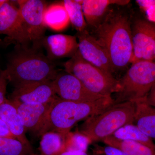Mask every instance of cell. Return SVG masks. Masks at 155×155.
Returning a JSON list of instances; mask_svg holds the SVG:
<instances>
[{"instance_id":"obj_1","label":"cell","mask_w":155,"mask_h":155,"mask_svg":"<svg viewBox=\"0 0 155 155\" xmlns=\"http://www.w3.org/2000/svg\"><path fill=\"white\" fill-rule=\"evenodd\" d=\"M93 35L105 50L114 72L125 69L133 56L130 19L121 11L111 10L95 28Z\"/></svg>"},{"instance_id":"obj_2","label":"cell","mask_w":155,"mask_h":155,"mask_svg":"<svg viewBox=\"0 0 155 155\" xmlns=\"http://www.w3.org/2000/svg\"><path fill=\"white\" fill-rule=\"evenodd\" d=\"M3 75L14 88L26 84L53 81L58 71L54 61L33 48L17 45L9 55Z\"/></svg>"},{"instance_id":"obj_3","label":"cell","mask_w":155,"mask_h":155,"mask_svg":"<svg viewBox=\"0 0 155 155\" xmlns=\"http://www.w3.org/2000/svg\"><path fill=\"white\" fill-rule=\"evenodd\" d=\"M113 104L111 97L93 102H78L61 99L56 95L50 104L39 137L54 131L65 138L77 122L99 114Z\"/></svg>"},{"instance_id":"obj_4","label":"cell","mask_w":155,"mask_h":155,"mask_svg":"<svg viewBox=\"0 0 155 155\" xmlns=\"http://www.w3.org/2000/svg\"><path fill=\"white\" fill-rule=\"evenodd\" d=\"M135 114V102L113 104L85 119L78 132L87 137L90 143L102 141L124 125L134 123Z\"/></svg>"},{"instance_id":"obj_5","label":"cell","mask_w":155,"mask_h":155,"mask_svg":"<svg viewBox=\"0 0 155 155\" xmlns=\"http://www.w3.org/2000/svg\"><path fill=\"white\" fill-rule=\"evenodd\" d=\"M118 80L119 88L112 97L114 104L146 97L155 85V62L140 61L132 64Z\"/></svg>"},{"instance_id":"obj_6","label":"cell","mask_w":155,"mask_h":155,"mask_svg":"<svg viewBox=\"0 0 155 155\" xmlns=\"http://www.w3.org/2000/svg\"><path fill=\"white\" fill-rule=\"evenodd\" d=\"M65 70L77 78L88 91L95 94L112 97L119 88L118 80L114 75L90 64L78 50L64 64Z\"/></svg>"},{"instance_id":"obj_7","label":"cell","mask_w":155,"mask_h":155,"mask_svg":"<svg viewBox=\"0 0 155 155\" xmlns=\"http://www.w3.org/2000/svg\"><path fill=\"white\" fill-rule=\"evenodd\" d=\"M17 2L32 48L38 50L42 45L47 28L44 19L46 2L42 0H19Z\"/></svg>"},{"instance_id":"obj_8","label":"cell","mask_w":155,"mask_h":155,"mask_svg":"<svg viewBox=\"0 0 155 155\" xmlns=\"http://www.w3.org/2000/svg\"><path fill=\"white\" fill-rule=\"evenodd\" d=\"M133 56L132 64L140 61H153L155 49V23L138 19L131 28Z\"/></svg>"},{"instance_id":"obj_9","label":"cell","mask_w":155,"mask_h":155,"mask_svg":"<svg viewBox=\"0 0 155 155\" xmlns=\"http://www.w3.org/2000/svg\"><path fill=\"white\" fill-rule=\"evenodd\" d=\"M52 83L56 95L61 99L78 102H93L105 97L90 91L74 75L66 71L58 72Z\"/></svg>"},{"instance_id":"obj_10","label":"cell","mask_w":155,"mask_h":155,"mask_svg":"<svg viewBox=\"0 0 155 155\" xmlns=\"http://www.w3.org/2000/svg\"><path fill=\"white\" fill-rule=\"evenodd\" d=\"M0 35L23 47L28 48L31 42L19 8L8 0L0 9Z\"/></svg>"},{"instance_id":"obj_11","label":"cell","mask_w":155,"mask_h":155,"mask_svg":"<svg viewBox=\"0 0 155 155\" xmlns=\"http://www.w3.org/2000/svg\"><path fill=\"white\" fill-rule=\"evenodd\" d=\"M78 51L84 60L109 74L114 72L110 58L105 50L94 37L86 30L77 32Z\"/></svg>"},{"instance_id":"obj_12","label":"cell","mask_w":155,"mask_h":155,"mask_svg":"<svg viewBox=\"0 0 155 155\" xmlns=\"http://www.w3.org/2000/svg\"><path fill=\"white\" fill-rule=\"evenodd\" d=\"M52 81L32 82L15 87L10 100L27 104L51 103L56 96Z\"/></svg>"},{"instance_id":"obj_13","label":"cell","mask_w":155,"mask_h":155,"mask_svg":"<svg viewBox=\"0 0 155 155\" xmlns=\"http://www.w3.org/2000/svg\"><path fill=\"white\" fill-rule=\"evenodd\" d=\"M10 100L17 109L26 131L39 137L51 103L27 104Z\"/></svg>"},{"instance_id":"obj_14","label":"cell","mask_w":155,"mask_h":155,"mask_svg":"<svg viewBox=\"0 0 155 155\" xmlns=\"http://www.w3.org/2000/svg\"><path fill=\"white\" fill-rule=\"evenodd\" d=\"M77 37L64 34H55L45 38L43 41L47 57L54 61L67 57L71 58L78 50Z\"/></svg>"},{"instance_id":"obj_15","label":"cell","mask_w":155,"mask_h":155,"mask_svg":"<svg viewBox=\"0 0 155 155\" xmlns=\"http://www.w3.org/2000/svg\"><path fill=\"white\" fill-rule=\"evenodd\" d=\"M129 2L127 0H82V11L87 24L96 28L110 5H125Z\"/></svg>"},{"instance_id":"obj_16","label":"cell","mask_w":155,"mask_h":155,"mask_svg":"<svg viewBox=\"0 0 155 155\" xmlns=\"http://www.w3.org/2000/svg\"><path fill=\"white\" fill-rule=\"evenodd\" d=\"M0 118L17 140L25 144L31 145L25 135L26 131L22 119L10 100L7 99L0 105Z\"/></svg>"},{"instance_id":"obj_17","label":"cell","mask_w":155,"mask_h":155,"mask_svg":"<svg viewBox=\"0 0 155 155\" xmlns=\"http://www.w3.org/2000/svg\"><path fill=\"white\" fill-rule=\"evenodd\" d=\"M146 97L134 101L135 114L134 124L143 133L155 141V108L148 104Z\"/></svg>"},{"instance_id":"obj_18","label":"cell","mask_w":155,"mask_h":155,"mask_svg":"<svg viewBox=\"0 0 155 155\" xmlns=\"http://www.w3.org/2000/svg\"><path fill=\"white\" fill-rule=\"evenodd\" d=\"M44 19L46 27L55 31L64 30L70 23L63 2L47 6L45 10Z\"/></svg>"},{"instance_id":"obj_19","label":"cell","mask_w":155,"mask_h":155,"mask_svg":"<svg viewBox=\"0 0 155 155\" xmlns=\"http://www.w3.org/2000/svg\"><path fill=\"white\" fill-rule=\"evenodd\" d=\"M41 155H60L65 151V138L54 131H48L41 136Z\"/></svg>"},{"instance_id":"obj_20","label":"cell","mask_w":155,"mask_h":155,"mask_svg":"<svg viewBox=\"0 0 155 155\" xmlns=\"http://www.w3.org/2000/svg\"><path fill=\"white\" fill-rule=\"evenodd\" d=\"M102 142L120 149L129 155H155V148L136 142L119 140L112 136L104 139Z\"/></svg>"},{"instance_id":"obj_21","label":"cell","mask_w":155,"mask_h":155,"mask_svg":"<svg viewBox=\"0 0 155 155\" xmlns=\"http://www.w3.org/2000/svg\"><path fill=\"white\" fill-rule=\"evenodd\" d=\"M112 136L119 140L136 142L151 147L155 148L153 140L143 133L134 123L124 125L116 130Z\"/></svg>"},{"instance_id":"obj_22","label":"cell","mask_w":155,"mask_h":155,"mask_svg":"<svg viewBox=\"0 0 155 155\" xmlns=\"http://www.w3.org/2000/svg\"><path fill=\"white\" fill-rule=\"evenodd\" d=\"M63 2L69 21L77 32L86 30L87 23L82 11V0H64Z\"/></svg>"},{"instance_id":"obj_23","label":"cell","mask_w":155,"mask_h":155,"mask_svg":"<svg viewBox=\"0 0 155 155\" xmlns=\"http://www.w3.org/2000/svg\"><path fill=\"white\" fill-rule=\"evenodd\" d=\"M0 155H35L31 145L17 139L0 138Z\"/></svg>"},{"instance_id":"obj_24","label":"cell","mask_w":155,"mask_h":155,"mask_svg":"<svg viewBox=\"0 0 155 155\" xmlns=\"http://www.w3.org/2000/svg\"><path fill=\"white\" fill-rule=\"evenodd\" d=\"M90 143L87 137L78 131L74 134H70L69 132L65 137V150L86 151Z\"/></svg>"},{"instance_id":"obj_25","label":"cell","mask_w":155,"mask_h":155,"mask_svg":"<svg viewBox=\"0 0 155 155\" xmlns=\"http://www.w3.org/2000/svg\"><path fill=\"white\" fill-rule=\"evenodd\" d=\"M92 152L96 155H129L116 147L106 144L100 145L96 143L93 144Z\"/></svg>"},{"instance_id":"obj_26","label":"cell","mask_w":155,"mask_h":155,"mask_svg":"<svg viewBox=\"0 0 155 155\" xmlns=\"http://www.w3.org/2000/svg\"><path fill=\"white\" fill-rule=\"evenodd\" d=\"M8 81L0 70V105L7 100L6 98Z\"/></svg>"},{"instance_id":"obj_27","label":"cell","mask_w":155,"mask_h":155,"mask_svg":"<svg viewBox=\"0 0 155 155\" xmlns=\"http://www.w3.org/2000/svg\"><path fill=\"white\" fill-rule=\"evenodd\" d=\"M0 138H16L11 133L5 122L0 118Z\"/></svg>"},{"instance_id":"obj_28","label":"cell","mask_w":155,"mask_h":155,"mask_svg":"<svg viewBox=\"0 0 155 155\" xmlns=\"http://www.w3.org/2000/svg\"><path fill=\"white\" fill-rule=\"evenodd\" d=\"M136 2L140 8L146 12L151 7L155 5V0H137Z\"/></svg>"},{"instance_id":"obj_29","label":"cell","mask_w":155,"mask_h":155,"mask_svg":"<svg viewBox=\"0 0 155 155\" xmlns=\"http://www.w3.org/2000/svg\"><path fill=\"white\" fill-rule=\"evenodd\" d=\"M146 100L150 106L155 108V85L147 95Z\"/></svg>"},{"instance_id":"obj_30","label":"cell","mask_w":155,"mask_h":155,"mask_svg":"<svg viewBox=\"0 0 155 155\" xmlns=\"http://www.w3.org/2000/svg\"><path fill=\"white\" fill-rule=\"evenodd\" d=\"M60 155H96L89 154L86 151L81 150H65Z\"/></svg>"},{"instance_id":"obj_31","label":"cell","mask_w":155,"mask_h":155,"mask_svg":"<svg viewBox=\"0 0 155 155\" xmlns=\"http://www.w3.org/2000/svg\"><path fill=\"white\" fill-rule=\"evenodd\" d=\"M146 12L148 20L155 23V5L151 7Z\"/></svg>"},{"instance_id":"obj_32","label":"cell","mask_w":155,"mask_h":155,"mask_svg":"<svg viewBox=\"0 0 155 155\" xmlns=\"http://www.w3.org/2000/svg\"><path fill=\"white\" fill-rule=\"evenodd\" d=\"M8 0H0V9L2 8L3 5L5 4V3L7 2Z\"/></svg>"},{"instance_id":"obj_33","label":"cell","mask_w":155,"mask_h":155,"mask_svg":"<svg viewBox=\"0 0 155 155\" xmlns=\"http://www.w3.org/2000/svg\"><path fill=\"white\" fill-rule=\"evenodd\" d=\"M153 61H154L155 62V49L154 50V59H153Z\"/></svg>"}]
</instances>
